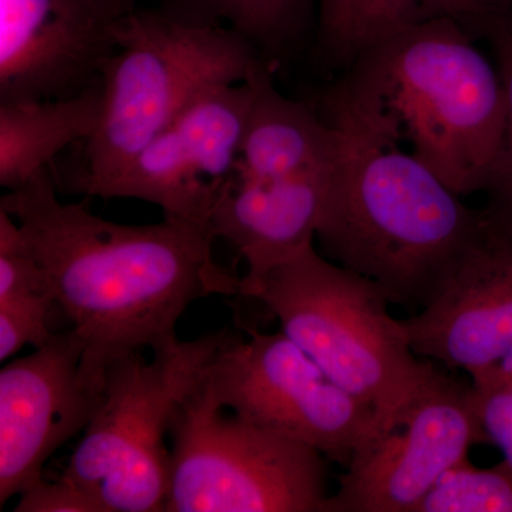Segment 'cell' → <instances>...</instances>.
<instances>
[{"mask_svg":"<svg viewBox=\"0 0 512 512\" xmlns=\"http://www.w3.org/2000/svg\"><path fill=\"white\" fill-rule=\"evenodd\" d=\"M0 208L18 221L57 309L83 346L82 367L103 389L114 362L177 338L198 299L239 295L241 278L214 261V238L190 222L123 225L64 204L49 168L8 191Z\"/></svg>","mask_w":512,"mask_h":512,"instance_id":"6da1fadb","label":"cell"},{"mask_svg":"<svg viewBox=\"0 0 512 512\" xmlns=\"http://www.w3.org/2000/svg\"><path fill=\"white\" fill-rule=\"evenodd\" d=\"M319 110L339 128L342 150L316 238L330 261L375 282L392 305L423 311L470 247L480 208L332 94Z\"/></svg>","mask_w":512,"mask_h":512,"instance_id":"7a4b0ae2","label":"cell"},{"mask_svg":"<svg viewBox=\"0 0 512 512\" xmlns=\"http://www.w3.org/2000/svg\"><path fill=\"white\" fill-rule=\"evenodd\" d=\"M477 43L454 19L413 26L360 53L328 93L458 195L478 194L503 138L507 96Z\"/></svg>","mask_w":512,"mask_h":512,"instance_id":"3957f363","label":"cell"},{"mask_svg":"<svg viewBox=\"0 0 512 512\" xmlns=\"http://www.w3.org/2000/svg\"><path fill=\"white\" fill-rule=\"evenodd\" d=\"M268 63L221 23L131 10L116 25V50L100 70L99 123L84 141L87 197L211 87L248 82Z\"/></svg>","mask_w":512,"mask_h":512,"instance_id":"277c9868","label":"cell"},{"mask_svg":"<svg viewBox=\"0 0 512 512\" xmlns=\"http://www.w3.org/2000/svg\"><path fill=\"white\" fill-rule=\"evenodd\" d=\"M239 295L261 302L282 332L333 382L372 407L376 419L440 373L414 353L380 286L320 255L313 244L254 281L241 278Z\"/></svg>","mask_w":512,"mask_h":512,"instance_id":"5b68a950","label":"cell"},{"mask_svg":"<svg viewBox=\"0 0 512 512\" xmlns=\"http://www.w3.org/2000/svg\"><path fill=\"white\" fill-rule=\"evenodd\" d=\"M227 329L192 340L174 338L117 360L106 370L99 409L62 478L100 495L107 512L164 511L170 471L165 437L178 407L198 386L231 338Z\"/></svg>","mask_w":512,"mask_h":512,"instance_id":"8992f818","label":"cell"},{"mask_svg":"<svg viewBox=\"0 0 512 512\" xmlns=\"http://www.w3.org/2000/svg\"><path fill=\"white\" fill-rule=\"evenodd\" d=\"M170 437L165 512H320L328 498L319 451L227 414L205 377Z\"/></svg>","mask_w":512,"mask_h":512,"instance_id":"52a82bcc","label":"cell"},{"mask_svg":"<svg viewBox=\"0 0 512 512\" xmlns=\"http://www.w3.org/2000/svg\"><path fill=\"white\" fill-rule=\"evenodd\" d=\"M205 384L241 419L308 444L348 467L373 426L375 410L338 386L284 332L232 335L212 360Z\"/></svg>","mask_w":512,"mask_h":512,"instance_id":"ba28073f","label":"cell"},{"mask_svg":"<svg viewBox=\"0 0 512 512\" xmlns=\"http://www.w3.org/2000/svg\"><path fill=\"white\" fill-rule=\"evenodd\" d=\"M483 441L473 386L440 372L375 420L320 512H416L439 478Z\"/></svg>","mask_w":512,"mask_h":512,"instance_id":"9c48e42d","label":"cell"},{"mask_svg":"<svg viewBox=\"0 0 512 512\" xmlns=\"http://www.w3.org/2000/svg\"><path fill=\"white\" fill-rule=\"evenodd\" d=\"M252 100L249 80L211 87L90 197L150 202L164 218L210 231L212 208L234 174Z\"/></svg>","mask_w":512,"mask_h":512,"instance_id":"30bf717a","label":"cell"},{"mask_svg":"<svg viewBox=\"0 0 512 512\" xmlns=\"http://www.w3.org/2000/svg\"><path fill=\"white\" fill-rule=\"evenodd\" d=\"M480 211L443 291L402 320L417 356L463 370L473 386L512 376V231Z\"/></svg>","mask_w":512,"mask_h":512,"instance_id":"8fae6325","label":"cell"},{"mask_svg":"<svg viewBox=\"0 0 512 512\" xmlns=\"http://www.w3.org/2000/svg\"><path fill=\"white\" fill-rule=\"evenodd\" d=\"M72 328L0 372V504L42 477L50 457L89 426L103 389L82 367Z\"/></svg>","mask_w":512,"mask_h":512,"instance_id":"7c38bea8","label":"cell"},{"mask_svg":"<svg viewBox=\"0 0 512 512\" xmlns=\"http://www.w3.org/2000/svg\"><path fill=\"white\" fill-rule=\"evenodd\" d=\"M119 19L94 0H0V100L82 92L116 50Z\"/></svg>","mask_w":512,"mask_h":512,"instance_id":"4fadbf2b","label":"cell"},{"mask_svg":"<svg viewBox=\"0 0 512 512\" xmlns=\"http://www.w3.org/2000/svg\"><path fill=\"white\" fill-rule=\"evenodd\" d=\"M333 174L271 180L231 175L208 228L214 239H225L244 259V281H254L313 244Z\"/></svg>","mask_w":512,"mask_h":512,"instance_id":"5bb4252c","label":"cell"},{"mask_svg":"<svg viewBox=\"0 0 512 512\" xmlns=\"http://www.w3.org/2000/svg\"><path fill=\"white\" fill-rule=\"evenodd\" d=\"M272 70L264 63L248 79L254 100L234 173L259 180L335 173L342 150L339 128L316 107L279 93Z\"/></svg>","mask_w":512,"mask_h":512,"instance_id":"9a60e30c","label":"cell"},{"mask_svg":"<svg viewBox=\"0 0 512 512\" xmlns=\"http://www.w3.org/2000/svg\"><path fill=\"white\" fill-rule=\"evenodd\" d=\"M511 6L512 0H316V55L345 72L360 53L413 26L454 19L470 28Z\"/></svg>","mask_w":512,"mask_h":512,"instance_id":"2e32d148","label":"cell"},{"mask_svg":"<svg viewBox=\"0 0 512 512\" xmlns=\"http://www.w3.org/2000/svg\"><path fill=\"white\" fill-rule=\"evenodd\" d=\"M100 76L60 99L0 103V185L18 190L76 141L93 136L100 119Z\"/></svg>","mask_w":512,"mask_h":512,"instance_id":"e0dca14e","label":"cell"},{"mask_svg":"<svg viewBox=\"0 0 512 512\" xmlns=\"http://www.w3.org/2000/svg\"><path fill=\"white\" fill-rule=\"evenodd\" d=\"M180 15L227 23L269 64L298 43L311 22L316 0H180Z\"/></svg>","mask_w":512,"mask_h":512,"instance_id":"ac0fdd59","label":"cell"},{"mask_svg":"<svg viewBox=\"0 0 512 512\" xmlns=\"http://www.w3.org/2000/svg\"><path fill=\"white\" fill-rule=\"evenodd\" d=\"M478 42L484 40L505 87L507 119L500 147L485 175L481 194L485 195L483 210L512 231V6L481 20L467 29Z\"/></svg>","mask_w":512,"mask_h":512,"instance_id":"d6986e66","label":"cell"},{"mask_svg":"<svg viewBox=\"0 0 512 512\" xmlns=\"http://www.w3.org/2000/svg\"><path fill=\"white\" fill-rule=\"evenodd\" d=\"M416 512H512V467L503 460L481 468L464 458L439 478Z\"/></svg>","mask_w":512,"mask_h":512,"instance_id":"ffe728a7","label":"cell"},{"mask_svg":"<svg viewBox=\"0 0 512 512\" xmlns=\"http://www.w3.org/2000/svg\"><path fill=\"white\" fill-rule=\"evenodd\" d=\"M57 309L50 293H35L0 302V360L6 362L26 345H45L52 338L49 319Z\"/></svg>","mask_w":512,"mask_h":512,"instance_id":"44dd1931","label":"cell"},{"mask_svg":"<svg viewBox=\"0 0 512 512\" xmlns=\"http://www.w3.org/2000/svg\"><path fill=\"white\" fill-rule=\"evenodd\" d=\"M473 403L485 441L500 448L512 467V376L473 386Z\"/></svg>","mask_w":512,"mask_h":512,"instance_id":"7402d4cb","label":"cell"},{"mask_svg":"<svg viewBox=\"0 0 512 512\" xmlns=\"http://www.w3.org/2000/svg\"><path fill=\"white\" fill-rule=\"evenodd\" d=\"M15 512H107L100 495L60 477L55 483L40 478L16 504Z\"/></svg>","mask_w":512,"mask_h":512,"instance_id":"603a6c76","label":"cell"},{"mask_svg":"<svg viewBox=\"0 0 512 512\" xmlns=\"http://www.w3.org/2000/svg\"><path fill=\"white\" fill-rule=\"evenodd\" d=\"M104 12L113 18L119 19L134 9L136 0H94Z\"/></svg>","mask_w":512,"mask_h":512,"instance_id":"cb8c5ba5","label":"cell"}]
</instances>
